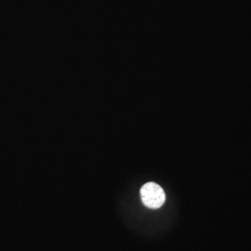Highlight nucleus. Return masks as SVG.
Here are the masks:
<instances>
[{"label":"nucleus","mask_w":251,"mask_h":251,"mask_svg":"<svg viewBox=\"0 0 251 251\" xmlns=\"http://www.w3.org/2000/svg\"><path fill=\"white\" fill-rule=\"evenodd\" d=\"M141 197L144 206L149 208H159L165 202L164 190L154 182H148L141 189Z\"/></svg>","instance_id":"1"}]
</instances>
